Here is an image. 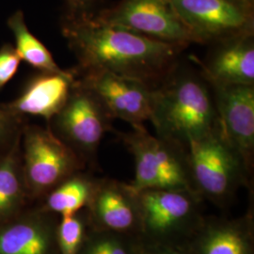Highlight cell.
<instances>
[{
  "instance_id": "obj_1",
  "label": "cell",
  "mask_w": 254,
  "mask_h": 254,
  "mask_svg": "<svg viewBox=\"0 0 254 254\" xmlns=\"http://www.w3.org/2000/svg\"><path fill=\"white\" fill-rule=\"evenodd\" d=\"M63 33L78 61L76 72L107 71L153 88L176 69L185 49L106 23L96 15L64 22Z\"/></svg>"
},
{
  "instance_id": "obj_2",
  "label": "cell",
  "mask_w": 254,
  "mask_h": 254,
  "mask_svg": "<svg viewBox=\"0 0 254 254\" xmlns=\"http://www.w3.org/2000/svg\"><path fill=\"white\" fill-rule=\"evenodd\" d=\"M150 121L156 136L188 149L218 129L212 88L202 74L179 69L152 90Z\"/></svg>"
},
{
  "instance_id": "obj_3",
  "label": "cell",
  "mask_w": 254,
  "mask_h": 254,
  "mask_svg": "<svg viewBox=\"0 0 254 254\" xmlns=\"http://www.w3.org/2000/svg\"><path fill=\"white\" fill-rule=\"evenodd\" d=\"M136 193L140 218L138 239L186 250L205 218L200 196L176 190H144Z\"/></svg>"
},
{
  "instance_id": "obj_4",
  "label": "cell",
  "mask_w": 254,
  "mask_h": 254,
  "mask_svg": "<svg viewBox=\"0 0 254 254\" xmlns=\"http://www.w3.org/2000/svg\"><path fill=\"white\" fill-rule=\"evenodd\" d=\"M187 154L193 187L202 200L224 207L241 187L250 186L252 173L219 128L192 141Z\"/></svg>"
},
{
  "instance_id": "obj_5",
  "label": "cell",
  "mask_w": 254,
  "mask_h": 254,
  "mask_svg": "<svg viewBox=\"0 0 254 254\" xmlns=\"http://www.w3.org/2000/svg\"><path fill=\"white\" fill-rule=\"evenodd\" d=\"M120 136L135 160V177L130 183L134 190H176L198 194L191 180L187 149L151 135L143 125H133Z\"/></svg>"
},
{
  "instance_id": "obj_6",
  "label": "cell",
  "mask_w": 254,
  "mask_h": 254,
  "mask_svg": "<svg viewBox=\"0 0 254 254\" xmlns=\"http://www.w3.org/2000/svg\"><path fill=\"white\" fill-rule=\"evenodd\" d=\"M22 168L27 194L45 197L85 163L50 128L27 126L22 129Z\"/></svg>"
},
{
  "instance_id": "obj_7",
  "label": "cell",
  "mask_w": 254,
  "mask_h": 254,
  "mask_svg": "<svg viewBox=\"0 0 254 254\" xmlns=\"http://www.w3.org/2000/svg\"><path fill=\"white\" fill-rule=\"evenodd\" d=\"M113 117L78 75L64 107L49 121L51 131L69 146L84 163H91Z\"/></svg>"
},
{
  "instance_id": "obj_8",
  "label": "cell",
  "mask_w": 254,
  "mask_h": 254,
  "mask_svg": "<svg viewBox=\"0 0 254 254\" xmlns=\"http://www.w3.org/2000/svg\"><path fill=\"white\" fill-rule=\"evenodd\" d=\"M197 44L254 34V6L245 0H171Z\"/></svg>"
},
{
  "instance_id": "obj_9",
  "label": "cell",
  "mask_w": 254,
  "mask_h": 254,
  "mask_svg": "<svg viewBox=\"0 0 254 254\" xmlns=\"http://www.w3.org/2000/svg\"><path fill=\"white\" fill-rule=\"evenodd\" d=\"M102 21L154 40L187 48L197 44L178 16L171 0H121L97 11Z\"/></svg>"
},
{
  "instance_id": "obj_10",
  "label": "cell",
  "mask_w": 254,
  "mask_h": 254,
  "mask_svg": "<svg viewBox=\"0 0 254 254\" xmlns=\"http://www.w3.org/2000/svg\"><path fill=\"white\" fill-rule=\"evenodd\" d=\"M76 73L113 119H121L132 126L150 121L153 87L145 82L107 71Z\"/></svg>"
},
{
  "instance_id": "obj_11",
  "label": "cell",
  "mask_w": 254,
  "mask_h": 254,
  "mask_svg": "<svg viewBox=\"0 0 254 254\" xmlns=\"http://www.w3.org/2000/svg\"><path fill=\"white\" fill-rule=\"evenodd\" d=\"M219 132L253 173L254 158V85L211 86Z\"/></svg>"
},
{
  "instance_id": "obj_12",
  "label": "cell",
  "mask_w": 254,
  "mask_h": 254,
  "mask_svg": "<svg viewBox=\"0 0 254 254\" xmlns=\"http://www.w3.org/2000/svg\"><path fill=\"white\" fill-rule=\"evenodd\" d=\"M86 211L91 229L138 238L139 209L130 184L99 179Z\"/></svg>"
},
{
  "instance_id": "obj_13",
  "label": "cell",
  "mask_w": 254,
  "mask_h": 254,
  "mask_svg": "<svg viewBox=\"0 0 254 254\" xmlns=\"http://www.w3.org/2000/svg\"><path fill=\"white\" fill-rule=\"evenodd\" d=\"M76 80L75 70L41 72L28 81L18 97L4 108L19 118L32 115L49 122L64 107Z\"/></svg>"
},
{
  "instance_id": "obj_14",
  "label": "cell",
  "mask_w": 254,
  "mask_h": 254,
  "mask_svg": "<svg viewBox=\"0 0 254 254\" xmlns=\"http://www.w3.org/2000/svg\"><path fill=\"white\" fill-rule=\"evenodd\" d=\"M200 66L210 86L254 85V34L215 44Z\"/></svg>"
},
{
  "instance_id": "obj_15",
  "label": "cell",
  "mask_w": 254,
  "mask_h": 254,
  "mask_svg": "<svg viewBox=\"0 0 254 254\" xmlns=\"http://www.w3.org/2000/svg\"><path fill=\"white\" fill-rule=\"evenodd\" d=\"M186 251L189 254H254L253 210L233 219L204 218Z\"/></svg>"
},
{
  "instance_id": "obj_16",
  "label": "cell",
  "mask_w": 254,
  "mask_h": 254,
  "mask_svg": "<svg viewBox=\"0 0 254 254\" xmlns=\"http://www.w3.org/2000/svg\"><path fill=\"white\" fill-rule=\"evenodd\" d=\"M54 215L40 211L0 224V254H60Z\"/></svg>"
},
{
  "instance_id": "obj_17",
  "label": "cell",
  "mask_w": 254,
  "mask_h": 254,
  "mask_svg": "<svg viewBox=\"0 0 254 254\" xmlns=\"http://www.w3.org/2000/svg\"><path fill=\"white\" fill-rule=\"evenodd\" d=\"M27 194L21 158V135L0 154V224L15 218Z\"/></svg>"
},
{
  "instance_id": "obj_18",
  "label": "cell",
  "mask_w": 254,
  "mask_h": 254,
  "mask_svg": "<svg viewBox=\"0 0 254 254\" xmlns=\"http://www.w3.org/2000/svg\"><path fill=\"white\" fill-rule=\"evenodd\" d=\"M98 181L83 171L74 173L46 194L42 211L61 217L80 212L88 207Z\"/></svg>"
},
{
  "instance_id": "obj_19",
  "label": "cell",
  "mask_w": 254,
  "mask_h": 254,
  "mask_svg": "<svg viewBox=\"0 0 254 254\" xmlns=\"http://www.w3.org/2000/svg\"><path fill=\"white\" fill-rule=\"evenodd\" d=\"M8 27L14 37V48L21 61L26 62L40 72L56 73L63 71L55 62L49 50L29 31L24 13L21 10L15 11L9 16Z\"/></svg>"
},
{
  "instance_id": "obj_20",
  "label": "cell",
  "mask_w": 254,
  "mask_h": 254,
  "mask_svg": "<svg viewBox=\"0 0 254 254\" xmlns=\"http://www.w3.org/2000/svg\"><path fill=\"white\" fill-rule=\"evenodd\" d=\"M91 229L87 211L62 217L57 226V244L60 254H78Z\"/></svg>"
},
{
  "instance_id": "obj_21",
  "label": "cell",
  "mask_w": 254,
  "mask_h": 254,
  "mask_svg": "<svg viewBox=\"0 0 254 254\" xmlns=\"http://www.w3.org/2000/svg\"><path fill=\"white\" fill-rule=\"evenodd\" d=\"M136 239L91 228L78 254H136Z\"/></svg>"
},
{
  "instance_id": "obj_22",
  "label": "cell",
  "mask_w": 254,
  "mask_h": 254,
  "mask_svg": "<svg viewBox=\"0 0 254 254\" xmlns=\"http://www.w3.org/2000/svg\"><path fill=\"white\" fill-rule=\"evenodd\" d=\"M23 127L19 117L0 107V154L12 145L22 133Z\"/></svg>"
},
{
  "instance_id": "obj_23",
  "label": "cell",
  "mask_w": 254,
  "mask_h": 254,
  "mask_svg": "<svg viewBox=\"0 0 254 254\" xmlns=\"http://www.w3.org/2000/svg\"><path fill=\"white\" fill-rule=\"evenodd\" d=\"M21 59L15 48L6 44L0 48V91L14 76Z\"/></svg>"
},
{
  "instance_id": "obj_24",
  "label": "cell",
  "mask_w": 254,
  "mask_h": 254,
  "mask_svg": "<svg viewBox=\"0 0 254 254\" xmlns=\"http://www.w3.org/2000/svg\"><path fill=\"white\" fill-rule=\"evenodd\" d=\"M99 0H65L66 13L64 22L91 18L96 14Z\"/></svg>"
},
{
  "instance_id": "obj_25",
  "label": "cell",
  "mask_w": 254,
  "mask_h": 254,
  "mask_svg": "<svg viewBox=\"0 0 254 254\" xmlns=\"http://www.w3.org/2000/svg\"><path fill=\"white\" fill-rule=\"evenodd\" d=\"M136 254H189L184 249L175 248L171 246L153 244L142 241L138 238L136 239Z\"/></svg>"
},
{
  "instance_id": "obj_26",
  "label": "cell",
  "mask_w": 254,
  "mask_h": 254,
  "mask_svg": "<svg viewBox=\"0 0 254 254\" xmlns=\"http://www.w3.org/2000/svg\"><path fill=\"white\" fill-rule=\"evenodd\" d=\"M245 1H247L248 3H250L251 5H253V6H254V0H245Z\"/></svg>"
}]
</instances>
